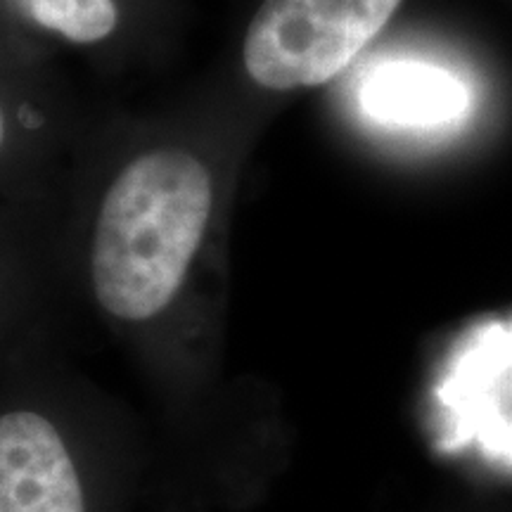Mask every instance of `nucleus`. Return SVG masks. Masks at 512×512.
Listing matches in <instances>:
<instances>
[{"label": "nucleus", "instance_id": "f257e3e1", "mask_svg": "<svg viewBox=\"0 0 512 512\" xmlns=\"http://www.w3.org/2000/svg\"><path fill=\"white\" fill-rule=\"evenodd\" d=\"M214 188L200 159L155 150L133 159L102 202L91 275L102 309L155 318L181 290L207 230Z\"/></svg>", "mask_w": 512, "mask_h": 512}, {"label": "nucleus", "instance_id": "f03ea898", "mask_svg": "<svg viewBox=\"0 0 512 512\" xmlns=\"http://www.w3.org/2000/svg\"><path fill=\"white\" fill-rule=\"evenodd\" d=\"M401 0H264L249 24L242 60L271 91L323 86L387 27Z\"/></svg>", "mask_w": 512, "mask_h": 512}, {"label": "nucleus", "instance_id": "7ed1b4c3", "mask_svg": "<svg viewBox=\"0 0 512 512\" xmlns=\"http://www.w3.org/2000/svg\"><path fill=\"white\" fill-rule=\"evenodd\" d=\"M0 512H86L74 460L43 415L0 418Z\"/></svg>", "mask_w": 512, "mask_h": 512}, {"label": "nucleus", "instance_id": "20e7f679", "mask_svg": "<svg viewBox=\"0 0 512 512\" xmlns=\"http://www.w3.org/2000/svg\"><path fill=\"white\" fill-rule=\"evenodd\" d=\"M361 102L370 117L411 128L453 124L472 105L458 76L422 62H392L375 69L363 83Z\"/></svg>", "mask_w": 512, "mask_h": 512}, {"label": "nucleus", "instance_id": "39448f33", "mask_svg": "<svg viewBox=\"0 0 512 512\" xmlns=\"http://www.w3.org/2000/svg\"><path fill=\"white\" fill-rule=\"evenodd\" d=\"M22 3L34 22L74 43L102 41L119 22L114 0H22Z\"/></svg>", "mask_w": 512, "mask_h": 512}, {"label": "nucleus", "instance_id": "423d86ee", "mask_svg": "<svg viewBox=\"0 0 512 512\" xmlns=\"http://www.w3.org/2000/svg\"><path fill=\"white\" fill-rule=\"evenodd\" d=\"M5 140V121H3V112H0V147H3Z\"/></svg>", "mask_w": 512, "mask_h": 512}]
</instances>
